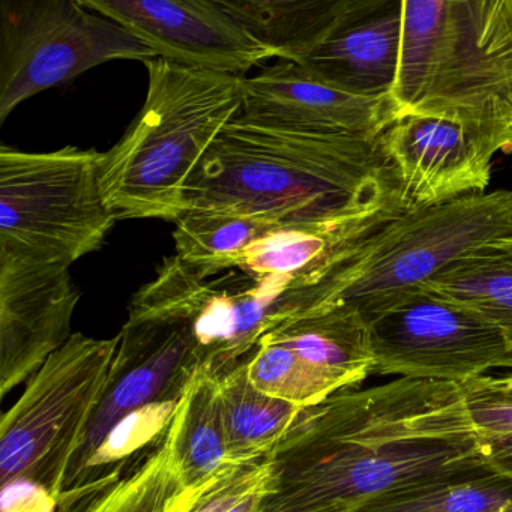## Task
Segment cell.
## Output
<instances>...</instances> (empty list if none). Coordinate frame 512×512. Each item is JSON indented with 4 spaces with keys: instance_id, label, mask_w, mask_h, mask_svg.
Returning a JSON list of instances; mask_svg holds the SVG:
<instances>
[{
    "instance_id": "obj_1",
    "label": "cell",
    "mask_w": 512,
    "mask_h": 512,
    "mask_svg": "<svg viewBox=\"0 0 512 512\" xmlns=\"http://www.w3.org/2000/svg\"><path fill=\"white\" fill-rule=\"evenodd\" d=\"M271 457L277 484L263 512H358L491 469L461 386L407 377L304 407Z\"/></svg>"
},
{
    "instance_id": "obj_2",
    "label": "cell",
    "mask_w": 512,
    "mask_h": 512,
    "mask_svg": "<svg viewBox=\"0 0 512 512\" xmlns=\"http://www.w3.org/2000/svg\"><path fill=\"white\" fill-rule=\"evenodd\" d=\"M185 208L235 209L280 227L407 214L377 139L277 130L239 113L188 181Z\"/></svg>"
},
{
    "instance_id": "obj_3",
    "label": "cell",
    "mask_w": 512,
    "mask_h": 512,
    "mask_svg": "<svg viewBox=\"0 0 512 512\" xmlns=\"http://www.w3.org/2000/svg\"><path fill=\"white\" fill-rule=\"evenodd\" d=\"M395 119H445L491 158L512 152V0H401Z\"/></svg>"
},
{
    "instance_id": "obj_4",
    "label": "cell",
    "mask_w": 512,
    "mask_h": 512,
    "mask_svg": "<svg viewBox=\"0 0 512 512\" xmlns=\"http://www.w3.org/2000/svg\"><path fill=\"white\" fill-rule=\"evenodd\" d=\"M143 109L100 161L104 200L116 220L178 221L185 188L221 130L241 112L242 77L185 67L164 58L145 62Z\"/></svg>"
},
{
    "instance_id": "obj_5",
    "label": "cell",
    "mask_w": 512,
    "mask_h": 512,
    "mask_svg": "<svg viewBox=\"0 0 512 512\" xmlns=\"http://www.w3.org/2000/svg\"><path fill=\"white\" fill-rule=\"evenodd\" d=\"M512 232V190L407 212L341 254L310 286V305L358 311L368 325L403 304L445 266ZM307 310V308H305Z\"/></svg>"
},
{
    "instance_id": "obj_6",
    "label": "cell",
    "mask_w": 512,
    "mask_h": 512,
    "mask_svg": "<svg viewBox=\"0 0 512 512\" xmlns=\"http://www.w3.org/2000/svg\"><path fill=\"white\" fill-rule=\"evenodd\" d=\"M121 335L76 332L26 382L0 422V481L29 482L61 502L71 464L109 388Z\"/></svg>"
},
{
    "instance_id": "obj_7",
    "label": "cell",
    "mask_w": 512,
    "mask_h": 512,
    "mask_svg": "<svg viewBox=\"0 0 512 512\" xmlns=\"http://www.w3.org/2000/svg\"><path fill=\"white\" fill-rule=\"evenodd\" d=\"M103 152L0 148V253L71 268L106 242L116 217L100 185Z\"/></svg>"
},
{
    "instance_id": "obj_8",
    "label": "cell",
    "mask_w": 512,
    "mask_h": 512,
    "mask_svg": "<svg viewBox=\"0 0 512 512\" xmlns=\"http://www.w3.org/2000/svg\"><path fill=\"white\" fill-rule=\"evenodd\" d=\"M307 305V286L296 278L239 269L202 278L172 256L134 293L128 317L188 323L199 368L220 379L247 364L269 331Z\"/></svg>"
},
{
    "instance_id": "obj_9",
    "label": "cell",
    "mask_w": 512,
    "mask_h": 512,
    "mask_svg": "<svg viewBox=\"0 0 512 512\" xmlns=\"http://www.w3.org/2000/svg\"><path fill=\"white\" fill-rule=\"evenodd\" d=\"M158 58L133 32L82 0H4L0 8V124L23 101L110 61Z\"/></svg>"
},
{
    "instance_id": "obj_10",
    "label": "cell",
    "mask_w": 512,
    "mask_h": 512,
    "mask_svg": "<svg viewBox=\"0 0 512 512\" xmlns=\"http://www.w3.org/2000/svg\"><path fill=\"white\" fill-rule=\"evenodd\" d=\"M379 376L463 385L493 368H512L499 328L475 311L421 289L370 323Z\"/></svg>"
},
{
    "instance_id": "obj_11",
    "label": "cell",
    "mask_w": 512,
    "mask_h": 512,
    "mask_svg": "<svg viewBox=\"0 0 512 512\" xmlns=\"http://www.w3.org/2000/svg\"><path fill=\"white\" fill-rule=\"evenodd\" d=\"M113 362L109 388L101 400L65 491L86 472L107 440L131 416L149 407L178 403L199 370L188 323L158 317H128ZM64 496V494H62Z\"/></svg>"
},
{
    "instance_id": "obj_12",
    "label": "cell",
    "mask_w": 512,
    "mask_h": 512,
    "mask_svg": "<svg viewBox=\"0 0 512 512\" xmlns=\"http://www.w3.org/2000/svg\"><path fill=\"white\" fill-rule=\"evenodd\" d=\"M133 32L158 58L229 76L272 59L220 0H82Z\"/></svg>"
},
{
    "instance_id": "obj_13",
    "label": "cell",
    "mask_w": 512,
    "mask_h": 512,
    "mask_svg": "<svg viewBox=\"0 0 512 512\" xmlns=\"http://www.w3.org/2000/svg\"><path fill=\"white\" fill-rule=\"evenodd\" d=\"M70 268L0 253V394L28 382L73 337L79 304Z\"/></svg>"
},
{
    "instance_id": "obj_14",
    "label": "cell",
    "mask_w": 512,
    "mask_h": 512,
    "mask_svg": "<svg viewBox=\"0 0 512 512\" xmlns=\"http://www.w3.org/2000/svg\"><path fill=\"white\" fill-rule=\"evenodd\" d=\"M407 212L487 193L493 158L460 125L427 116H401L377 137Z\"/></svg>"
},
{
    "instance_id": "obj_15",
    "label": "cell",
    "mask_w": 512,
    "mask_h": 512,
    "mask_svg": "<svg viewBox=\"0 0 512 512\" xmlns=\"http://www.w3.org/2000/svg\"><path fill=\"white\" fill-rule=\"evenodd\" d=\"M239 115L262 127L305 134H350L377 139L395 119L389 97L341 91L295 62L280 61L242 77Z\"/></svg>"
},
{
    "instance_id": "obj_16",
    "label": "cell",
    "mask_w": 512,
    "mask_h": 512,
    "mask_svg": "<svg viewBox=\"0 0 512 512\" xmlns=\"http://www.w3.org/2000/svg\"><path fill=\"white\" fill-rule=\"evenodd\" d=\"M262 340L289 352L313 406L358 388L373 374L370 325L358 311L343 305H314L298 311Z\"/></svg>"
},
{
    "instance_id": "obj_17",
    "label": "cell",
    "mask_w": 512,
    "mask_h": 512,
    "mask_svg": "<svg viewBox=\"0 0 512 512\" xmlns=\"http://www.w3.org/2000/svg\"><path fill=\"white\" fill-rule=\"evenodd\" d=\"M401 38V0H365L355 16L298 65L341 91L389 97L397 79Z\"/></svg>"
},
{
    "instance_id": "obj_18",
    "label": "cell",
    "mask_w": 512,
    "mask_h": 512,
    "mask_svg": "<svg viewBox=\"0 0 512 512\" xmlns=\"http://www.w3.org/2000/svg\"><path fill=\"white\" fill-rule=\"evenodd\" d=\"M181 412L175 415L160 442L127 475L80 500L65 512H190L214 481L190 485L179 458Z\"/></svg>"
},
{
    "instance_id": "obj_19",
    "label": "cell",
    "mask_w": 512,
    "mask_h": 512,
    "mask_svg": "<svg viewBox=\"0 0 512 512\" xmlns=\"http://www.w3.org/2000/svg\"><path fill=\"white\" fill-rule=\"evenodd\" d=\"M278 61L301 62L365 0H220Z\"/></svg>"
},
{
    "instance_id": "obj_20",
    "label": "cell",
    "mask_w": 512,
    "mask_h": 512,
    "mask_svg": "<svg viewBox=\"0 0 512 512\" xmlns=\"http://www.w3.org/2000/svg\"><path fill=\"white\" fill-rule=\"evenodd\" d=\"M400 215L359 218L314 227H280L254 242L239 271L254 277L283 275L313 286L341 254Z\"/></svg>"
},
{
    "instance_id": "obj_21",
    "label": "cell",
    "mask_w": 512,
    "mask_h": 512,
    "mask_svg": "<svg viewBox=\"0 0 512 512\" xmlns=\"http://www.w3.org/2000/svg\"><path fill=\"white\" fill-rule=\"evenodd\" d=\"M422 289L493 323L512 350V232L458 257Z\"/></svg>"
},
{
    "instance_id": "obj_22",
    "label": "cell",
    "mask_w": 512,
    "mask_h": 512,
    "mask_svg": "<svg viewBox=\"0 0 512 512\" xmlns=\"http://www.w3.org/2000/svg\"><path fill=\"white\" fill-rule=\"evenodd\" d=\"M175 223V256L202 278L238 269L254 242L280 229L235 209H191Z\"/></svg>"
},
{
    "instance_id": "obj_23",
    "label": "cell",
    "mask_w": 512,
    "mask_h": 512,
    "mask_svg": "<svg viewBox=\"0 0 512 512\" xmlns=\"http://www.w3.org/2000/svg\"><path fill=\"white\" fill-rule=\"evenodd\" d=\"M230 463L271 455L304 407L278 400L257 389L247 364L218 379Z\"/></svg>"
},
{
    "instance_id": "obj_24",
    "label": "cell",
    "mask_w": 512,
    "mask_h": 512,
    "mask_svg": "<svg viewBox=\"0 0 512 512\" xmlns=\"http://www.w3.org/2000/svg\"><path fill=\"white\" fill-rule=\"evenodd\" d=\"M178 407L179 458L185 478L190 485L211 481L232 464L217 377L199 368L182 392Z\"/></svg>"
},
{
    "instance_id": "obj_25",
    "label": "cell",
    "mask_w": 512,
    "mask_h": 512,
    "mask_svg": "<svg viewBox=\"0 0 512 512\" xmlns=\"http://www.w3.org/2000/svg\"><path fill=\"white\" fill-rule=\"evenodd\" d=\"M358 512H512V482L493 469L428 482Z\"/></svg>"
},
{
    "instance_id": "obj_26",
    "label": "cell",
    "mask_w": 512,
    "mask_h": 512,
    "mask_svg": "<svg viewBox=\"0 0 512 512\" xmlns=\"http://www.w3.org/2000/svg\"><path fill=\"white\" fill-rule=\"evenodd\" d=\"M275 484L271 455L232 463L215 476L190 512H263Z\"/></svg>"
},
{
    "instance_id": "obj_27",
    "label": "cell",
    "mask_w": 512,
    "mask_h": 512,
    "mask_svg": "<svg viewBox=\"0 0 512 512\" xmlns=\"http://www.w3.org/2000/svg\"><path fill=\"white\" fill-rule=\"evenodd\" d=\"M460 386L470 416L484 440L512 439V391L488 374Z\"/></svg>"
},
{
    "instance_id": "obj_28",
    "label": "cell",
    "mask_w": 512,
    "mask_h": 512,
    "mask_svg": "<svg viewBox=\"0 0 512 512\" xmlns=\"http://www.w3.org/2000/svg\"><path fill=\"white\" fill-rule=\"evenodd\" d=\"M58 508L43 488L29 482H13L2 487V512H53Z\"/></svg>"
},
{
    "instance_id": "obj_29",
    "label": "cell",
    "mask_w": 512,
    "mask_h": 512,
    "mask_svg": "<svg viewBox=\"0 0 512 512\" xmlns=\"http://www.w3.org/2000/svg\"><path fill=\"white\" fill-rule=\"evenodd\" d=\"M488 466L512 482V439L485 440Z\"/></svg>"
}]
</instances>
